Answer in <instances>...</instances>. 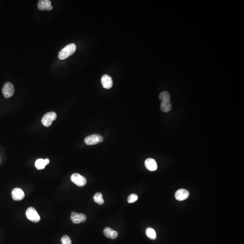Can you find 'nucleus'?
<instances>
[{
  "label": "nucleus",
  "mask_w": 244,
  "mask_h": 244,
  "mask_svg": "<svg viewBox=\"0 0 244 244\" xmlns=\"http://www.w3.org/2000/svg\"><path fill=\"white\" fill-rule=\"evenodd\" d=\"M76 50V46L74 44H71L62 49L59 53V58L60 60H64L73 55Z\"/></svg>",
  "instance_id": "nucleus-1"
},
{
  "label": "nucleus",
  "mask_w": 244,
  "mask_h": 244,
  "mask_svg": "<svg viewBox=\"0 0 244 244\" xmlns=\"http://www.w3.org/2000/svg\"><path fill=\"white\" fill-rule=\"evenodd\" d=\"M57 115L54 112H50L46 113L41 120L43 125L46 127L50 126L53 121L57 119Z\"/></svg>",
  "instance_id": "nucleus-2"
},
{
  "label": "nucleus",
  "mask_w": 244,
  "mask_h": 244,
  "mask_svg": "<svg viewBox=\"0 0 244 244\" xmlns=\"http://www.w3.org/2000/svg\"><path fill=\"white\" fill-rule=\"evenodd\" d=\"M104 140L102 136L99 134H93L87 136L84 140L85 144L88 145H94L102 142Z\"/></svg>",
  "instance_id": "nucleus-3"
},
{
  "label": "nucleus",
  "mask_w": 244,
  "mask_h": 244,
  "mask_svg": "<svg viewBox=\"0 0 244 244\" xmlns=\"http://www.w3.org/2000/svg\"><path fill=\"white\" fill-rule=\"evenodd\" d=\"M26 215L27 218L32 222L37 223L40 221V216L35 208L34 207H30L27 209Z\"/></svg>",
  "instance_id": "nucleus-4"
},
{
  "label": "nucleus",
  "mask_w": 244,
  "mask_h": 244,
  "mask_svg": "<svg viewBox=\"0 0 244 244\" xmlns=\"http://www.w3.org/2000/svg\"><path fill=\"white\" fill-rule=\"evenodd\" d=\"M2 91L4 96L6 98H9L14 95L15 88L11 82H6L4 85Z\"/></svg>",
  "instance_id": "nucleus-5"
},
{
  "label": "nucleus",
  "mask_w": 244,
  "mask_h": 244,
  "mask_svg": "<svg viewBox=\"0 0 244 244\" xmlns=\"http://www.w3.org/2000/svg\"><path fill=\"white\" fill-rule=\"evenodd\" d=\"M71 179L72 181L78 186H84L86 183L85 177L78 173H74L72 174Z\"/></svg>",
  "instance_id": "nucleus-6"
},
{
  "label": "nucleus",
  "mask_w": 244,
  "mask_h": 244,
  "mask_svg": "<svg viewBox=\"0 0 244 244\" xmlns=\"http://www.w3.org/2000/svg\"><path fill=\"white\" fill-rule=\"evenodd\" d=\"M71 220L75 224H79L85 222L86 220V217L84 214L72 212L71 214Z\"/></svg>",
  "instance_id": "nucleus-7"
},
{
  "label": "nucleus",
  "mask_w": 244,
  "mask_h": 244,
  "mask_svg": "<svg viewBox=\"0 0 244 244\" xmlns=\"http://www.w3.org/2000/svg\"><path fill=\"white\" fill-rule=\"evenodd\" d=\"M12 199L15 201H20L24 198V191L20 188H16L12 191Z\"/></svg>",
  "instance_id": "nucleus-8"
},
{
  "label": "nucleus",
  "mask_w": 244,
  "mask_h": 244,
  "mask_svg": "<svg viewBox=\"0 0 244 244\" xmlns=\"http://www.w3.org/2000/svg\"><path fill=\"white\" fill-rule=\"evenodd\" d=\"M189 193L187 190L185 189H180L176 191L175 197L178 201H183L189 197Z\"/></svg>",
  "instance_id": "nucleus-9"
},
{
  "label": "nucleus",
  "mask_w": 244,
  "mask_h": 244,
  "mask_svg": "<svg viewBox=\"0 0 244 244\" xmlns=\"http://www.w3.org/2000/svg\"><path fill=\"white\" fill-rule=\"evenodd\" d=\"M101 83L104 88L109 89L113 85L112 79L108 75H104L101 78Z\"/></svg>",
  "instance_id": "nucleus-10"
},
{
  "label": "nucleus",
  "mask_w": 244,
  "mask_h": 244,
  "mask_svg": "<svg viewBox=\"0 0 244 244\" xmlns=\"http://www.w3.org/2000/svg\"><path fill=\"white\" fill-rule=\"evenodd\" d=\"M145 167L148 170L151 171L156 170L157 169V165L156 161L152 158H148L145 160Z\"/></svg>",
  "instance_id": "nucleus-11"
},
{
  "label": "nucleus",
  "mask_w": 244,
  "mask_h": 244,
  "mask_svg": "<svg viewBox=\"0 0 244 244\" xmlns=\"http://www.w3.org/2000/svg\"><path fill=\"white\" fill-rule=\"evenodd\" d=\"M104 233L106 237L110 239H115L118 236V233L117 231L109 227H107L105 229Z\"/></svg>",
  "instance_id": "nucleus-12"
},
{
  "label": "nucleus",
  "mask_w": 244,
  "mask_h": 244,
  "mask_svg": "<svg viewBox=\"0 0 244 244\" xmlns=\"http://www.w3.org/2000/svg\"><path fill=\"white\" fill-rule=\"evenodd\" d=\"M51 5V2L49 0H40L38 4V7L41 11H44L46 10Z\"/></svg>",
  "instance_id": "nucleus-13"
},
{
  "label": "nucleus",
  "mask_w": 244,
  "mask_h": 244,
  "mask_svg": "<svg viewBox=\"0 0 244 244\" xmlns=\"http://www.w3.org/2000/svg\"><path fill=\"white\" fill-rule=\"evenodd\" d=\"M160 108L161 110L164 112H169L171 109V104L169 101H162L160 104Z\"/></svg>",
  "instance_id": "nucleus-14"
},
{
  "label": "nucleus",
  "mask_w": 244,
  "mask_h": 244,
  "mask_svg": "<svg viewBox=\"0 0 244 244\" xmlns=\"http://www.w3.org/2000/svg\"><path fill=\"white\" fill-rule=\"evenodd\" d=\"M35 166L37 169L41 170L45 169L46 166H47V164L45 160L43 159H39L35 162Z\"/></svg>",
  "instance_id": "nucleus-15"
},
{
  "label": "nucleus",
  "mask_w": 244,
  "mask_h": 244,
  "mask_svg": "<svg viewBox=\"0 0 244 244\" xmlns=\"http://www.w3.org/2000/svg\"><path fill=\"white\" fill-rule=\"evenodd\" d=\"M159 99L162 101H169L170 102V95L167 92H163L160 94Z\"/></svg>",
  "instance_id": "nucleus-16"
},
{
  "label": "nucleus",
  "mask_w": 244,
  "mask_h": 244,
  "mask_svg": "<svg viewBox=\"0 0 244 244\" xmlns=\"http://www.w3.org/2000/svg\"><path fill=\"white\" fill-rule=\"evenodd\" d=\"M94 200L96 203H98L100 205L104 204V201L103 199V195L101 193H96L94 196Z\"/></svg>",
  "instance_id": "nucleus-17"
},
{
  "label": "nucleus",
  "mask_w": 244,
  "mask_h": 244,
  "mask_svg": "<svg viewBox=\"0 0 244 244\" xmlns=\"http://www.w3.org/2000/svg\"><path fill=\"white\" fill-rule=\"evenodd\" d=\"M146 234L148 237L152 240H155L156 238V234L155 231L152 228H148L146 231Z\"/></svg>",
  "instance_id": "nucleus-18"
},
{
  "label": "nucleus",
  "mask_w": 244,
  "mask_h": 244,
  "mask_svg": "<svg viewBox=\"0 0 244 244\" xmlns=\"http://www.w3.org/2000/svg\"><path fill=\"white\" fill-rule=\"evenodd\" d=\"M138 199V195L136 194H132L129 195L127 198V202L128 203H133Z\"/></svg>",
  "instance_id": "nucleus-19"
},
{
  "label": "nucleus",
  "mask_w": 244,
  "mask_h": 244,
  "mask_svg": "<svg viewBox=\"0 0 244 244\" xmlns=\"http://www.w3.org/2000/svg\"><path fill=\"white\" fill-rule=\"evenodd\" d=\"M61 243L62 244H72V241L69 236L65 235L61 239Z\"/></svg>",
  "instance_id": "nucleus-20"
},
{
  "label": "nucleus",
  "mask_w": 244,
  "mask_h": 244,
  "mask_svg": "<svg viewBox=\"0 0 244 244\" xmlns=\"http://www.w3.org/2000/svg\"><path fill=\"white\" fill-rule=\"evenodd\" d=\"M52 8H53V6H52V5H50L49 6V7H48V8H47V9L46 10H47V11H51V10H52Z\"/></svg>",
  "instance_id": "nucleus-21"
},
{
  "label": "nucleus",
  "mask_w": 244,
  "mask_h": 244,
  "mask_svg": "<svg viewBox=\"0 0 244 244\" xmlns=\"http://www.w3.org/2000/svg\"><path fill=\"white\" fill-rule=\"evenodd\" d=\"M45 161L47 165H48L49 163L50 162V160L46 158L45 160Z\"/></svg>",
  "instance_id": "nucleus-22"
}]
</instances>
